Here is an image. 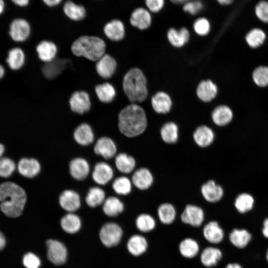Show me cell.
Masks as SVG:
<instances>
[{"mask_svg":"<svg viewBox=\"0 0 268 268\" xmlns=\"http://www.w3.org/2000/svg\"><path fill=\"white\" fill-rule=\"evenodd\" d=\"M15 168V164L11 159L7 157L0 159V177H9L13 173Z\"/></svg>","mask_w":268,"mask_h":268,"instance_id":"47","label":"cell"},{"mask_svg":"<svg viewBox=\"0 0 268 268\" xmlns=\"http://www.w3.org/2000/svg\"><path fill=\"white\" fill-rule=\"evenodd\" d=\"M130 23L134 27L140 30L147 29L151 22L150 13L143 8H137L132 12L130 17Z\"/></svg>","mask_w":268,"mask_h":268,"instance_id":"23","label":"cell"},{"mask_svg":"<svg viewBox=\"0 0 268 268\" xmlns=\"http://www.w3.org/2000/svg\"><path fill=\"white\" fill-rule=\"evenodd\" d=\"M103 31L106 36L113 41L121 40L125 35L124 25L119 19H113L107 23L104 27Z\"/></svg>","mask_w":268,"mask_h":268,"instance_id":"20","label":"cell"},{"mask_svg":"<svg viewBox=\"0 0 268 268\" xmlns=\"http://www.w3.org/2000/svg\"><path fill=\"white\" fill-rule=\"evenodd\" d=\"M145 4L150 11L157 12L163 7L164 0H145Z\"/></svg>","mask_w":268,"mask_h":268,"instance_id":"52","label":"cell"},{"mask_svg":"<svg viewBox=\"0 0 268 268\" xmlns=\"http://www.w3.org/2000/svg\"><path fill=\"white\" fill-rule=\"evenodd\" d=\"M217 93V87L212 81H201L197 87L198 97L203 102H209L214 99Z\"/></svg>","mask_w":268,"mask_h":268,"instance_id":"27","label":"cell"},{"mask_svg":"<svg viewBox=\"0 0 268 268\" xmlns=\"http://www.w3.org/2000/svg\"><path fill=\"white\" fill-rule=\"evenodd\" d=\"M262 233L266 238L268 239V218L264 221Z\"/></svg>","mask_w":268,"mask_h":268,"instance_id":"53","label":"cell"},{"mask_svg":"<svg viewBox=\"0 0 268 268\" xmlns=\"http://www.w3.org/2000/svg\"><path fill=\"white\" fill-rule=\"evenodd\" d=\"M173 3L176 4L185 3L190 0H170Z\"/></svg>","mask_w":268,"mask_h":268,"instance_id":"60","label":"cell"},{"mask_svg":"<svg viewBox=\"0 0 268 268\" xmlns=\"http://www.w3.org/2000/svg\"><path fill=\"white\" fill-rule=\"evenodd\" d=\"M147 126L144 110L135 103L127 106L118 115L119 130L126 136L133 137L139 135L145 131Z\"/></svg>","mask_w":268,"mask_h":268,"instance_id":"1","label":"cell"},{"mask_svg":"<svg viewBox=\"0 0 268 268\" xmlns=\"http://www.w3.org/2000/svg\"><path fill=\"white\" fill-rule=\"evenodd\" d=\"M30 30L27 21L23 18H16L10 24L9 34L14 41L23 42L29 37Z\"/></svg>","mask_w":268,"mask_h":268,"instance_id":"9","label":"cell"},{"mask_svg":"<svg viewBox=\"0 0 268 268\" xmlns=\"http://www.w3.org/2000/svg\"><path fill=\"white\" fill-rule=\"evenodd\" d=\"M255 13L261 21L268 23V1L262 0L258 2L255 7Z\"/></svg>","mask_w":268,"mask_h":268,"instance_id":"49","label":"cell"},{"mask_svg":"<svg viewBox=\"0 0 268 268\" xmlns=\"http://www.w3.org/2000/svg\"><path fill=\"white\" fill-rule=\"evenodd\" d=\"M266 258H267V261H268V251L267 252Z\"/></svg>","mask_w":268,"mask_h":268,"instance_id":"63","label":"cell"},{"mask_svg":"<svg viewBox=\"0 0 268 268\" xmlns=\"http://www.w3.org/2000/svg\"><path fill=\"white\" fill-rule=\"evenodd\" d=\"M4 151V146L0 143V157L2 155Z\"/></svg>","mask_w":268,"mask_h":268,"instance_id":"62","label":"cell"},{"mask_svg":"<svg viewBox=\"0 0 268 268\" xmlns=\"http://www.w3.org/2000/svg\"><path fill=\"white\" fill-rule=\"evenodd\" d=\"M179 250L181 255L188 259L196 257L200 251L198 243L194 239L187 238L183 240L179 245Z\"/></svg>","mask_w":268,"mask_h":268,"instance_id":"36","label":"cell"},{"mask_svg":"<svg viewBox=\"0 0 268 268\" xmlns=\"http://www.w3.org/2000/svg\"><path fill=\"white\" fill-rule=\"evenodd\" d=\"M146 81L145 75L138 68H132L125 74L123 80V88L133 103L142 102L147 98Z\"/></svg>","mask_w":268,"mask_h":268,"instance_id":"3","label":"cell"},{"mask_svg":"<svg viewBox=\"0 0 268 268\" xmlns=\"http://www.w3.org/2000/svg\"><path fill=\"white\" fill-rule=\"evenodd\" d=\"M23 264L26 268H39L41 265V261L35 254L29 252L24 256Z\"/></svg>","mask_w":268,"mask_h":268,"instance_id":"50","label":"cell"},{"mask_svg":"<svg viewBox=\"0 0 268 268\" xmlns=\"http://www.w3.org/2000/svg\"><path fill=\"white\" fill-rule=\"evenodd\" d=\"M4 74V69L3 67L0 65V78H1Z\"/></svg>","mask_w":268,"mask_h":268,"instance_id":"61","label":"cell"},{"mask_svg":"<svg viewBox=\"0 0 268 268\" xmlns=\"http://www.w3.org/2000/svg\"><path fill=\"white\" fill-rule=\"evenodd\" d=\"M114 176L112 167L105 162L97 163L92 173L93 181L100 185H105L110 182Z\"/></svg>","mask_w":268,"mask_h":268,"instance_id":"13","label":"cell"},{"mask_svg":"<svg viewBox=\"0 0 268 268\" xmlns=\"http://www.w3.org/2000/svg\"><path fill=\"white\" fill-rule=\"evenodd\" d=\"M103 204V211L108 216L115 217L124 209V204L117 197L111 196L105 199Z\"/></svg>","mask_w":268,"mask_h":268,"instance_id":"32","label":"cell"},{"mask_svg":"<svg viewBox=\"0 0 268 268\" xmlns=\"http://www.w3.org/2000/svg\"><path fill=\"white\" fill-rule=\"evenodd\" d=\"M75 141L82 146H87L94 141V135L91 126L85 123L79 125L73 132Z\"/></svg>","mask_w":268,"mask_h":268,"instance_id":"21","label":"cell"},{"mask_svg":"<svg viewBox=\"0 0 268 268\" xmlns=\"http://www.w3.org/2000/svg\"><path fill=\"white\" fill-rule=\"evenodd\" d=\"M6 62L11 69L17 70L20 68L25 62V55L23 51L18 48L10 50Z\"/></svg>","mask_w":268,"mask_h":268,"instance_id":"41","label":"cell"},{"mask_svg":"<svg viewBox=\"0 0 268 268\" xmlns=\"http://www.w3.org/2000/svg\"><path fill=\"white\" fill-rule=\"evenodd\" d=\"M96 70L98 74L104 79L111 78L117 68V62L111 55L105 54L96 62Z\"/></svg>","mask_w":268,"mask_h":268,"instance_id":"11","label":"cell"},{"mask_svg":"<svg viewBox=\"0 0 268 268\" xmlns=\"http://www.w3.org/2000/svg\"><path fill=\"white\" fill-rule=\"evenodd\" d=\"M122 235V229L118 224L114 222L104 224L99 232L100 240L107 247H112L117 245L120 243Z\"/></svg>","mask_w":268,"mask_h":268,"instance_id":"5","label":"cell"},{"mask_svg":"<svg viewBox=\"0 0 268 268\" xmlns=\"http://www.w3.org/2000/svg\"><path fill=\"white\" fill-rule=\"evenodd\" d=\"M203 8V4L200 0H189L186 2L183 6V10L190 14L195 15L199 13Z\"/></svg>","mask_w":268,"mask_h":268,"instance_id":"51","label":"cell"},{"mask_svg":"<svg viewBox=\"0 0 268 268\" xmlns=\"http://www.w3.org/2000/svg\"><path fill=\"white\" fill-rule=\"evenodd\" d=\"M106 44L100 37L82 36L76 39L71 46L76 56L83 57L91 61H97L105 54Z\"/></svg>","mask_w":268,"mask_h":268,"instance_id":"4","label":"cell"},{"mask_svg":"<svg viewBox=\"0 0 268 268\" xmlns=\"http://www.w3.org/2000/svg\"><path fill=\"white\" fill-rule=\"evenodd\" d=\"M266 38V35L263 30L259 28H254L247 33L246 41L250 47L256 48L264 43Z\"/></svg>","mask_w":268,"mask_h":268,"instance_id":"45","label":"cell"},{"mask_svg":"<svg viewBox=\"0 0 268 268\" xmlns=\"http://www.w3.org/2000/svg\"><path fill=\"white\" fill-rule=\"evenodd\" d=\"M204 219V213L203 209L194 204L186 205L181 215V219L183 223L194 227L201 226Z\"/></svg>","mask_w":268,"mask_h":268,"instance_id":"8","label":"cell"},{"mask_svg":"<svg viewBox=\"0 0 268 268\" xmlns=\"http://www.w3.org/2000/svg\"><path fill=\"white\" fill-rule=\"evenodd\" d=\"M69 170L73 179L81 181L88 176L90 172V166L87 161L84 158L76 157L69 162Z\"/></svg>","mask_w":268,"mask_h":268,"instance_id":"15","label":"cell"},{"mask_svg":"<svg viewBox=\"0 0 268 268\" xmlns=\"http://www.w3.org/2000/svg\"><path fill=\"white\" fill-rule=\"evenodd\" d=\"M201 193L204 199L210 203L219 201L223 196L224 191L221 186L210 180L201 187Z\"/></svg>","mask_w":268,"mask_h":268,"instance_id":"14","label":"cell"},{"mask_svg":"<svg viewBox=\"0 0 268 268\" xmlns=\"http://www.w3.org/2000/svg\"><path fill=\"white\" fill-rule=\"evenodd\" d=\"M127 247L129 252L133 256L137 257L144 253L147 248L148 243L143 236L135 234L128 240Z\"/></svg>","mask_w":268,"mask_h":268,"instance_id":"24","label":"cell"},{"mask_svg":"<svg viewBox=\"0 0 268 268\" xmlns=\"http://www.w3.org/2000/svg\"><path fill=\"white\" fill-rule=\"evenodd\" d=\"M157 215L159 220L164 224L172 223L176 216V211L173 204L169 202L161 203L158 207Z\"/></svg>","mask_w":268,"mask_h":268,"instance_id":"37","label":"cell"},{"mask_svg":"<svg viewBox=\"0 0 268 268\" xmlns=\"http://www.w3.org/2000/svg\"><path fill=\"white\" fill-rule=\"evenodd\" d=\"M225 268H242V267L237 263L228 264Z\"/></svg>","mask_w":268,"mask_h":268,"instance_id":"57","label":"cell"},{"mask_svg":"<svg viewBox=\"0 0 268 268\" xmlns=\"http://www.w3.org/2000/svg\"><path fill=\"white\" fill-rule=\"evenodd\" d=\"M26 201L25 191L16 184L6 182L0 185V209L7 216L21 215Z\"/></svg>","mask_w":268,"mask_h":268,"instance_id":"2","label":"cell"},{"mask_svg":"<svg viewBox=\"0 0 268 268\" xmlns=\"http://www.w3.org/2000/svg\"><path fill=\"white\" fill-rule=\"evenodd\" d=\"M95 93L98 99L104 103L111 102L116 96L114 86L108 82L100 84L95 88Z\"/></svg>","mask_w":268,"mask_h":268,"instance_id":"39","label":"cell"},{"mask_svg":"<svg viewBox=\"0 0 268 268\" xmlns=\"http://www.w3.org/2000/svg\"><path fill=\"white\" fill-rule=\"evenodd\" d=\"M252 77L257 85L263 87L268 86V67H258L254 70Z\"/></svg>","mask_w":268,"mask_h":268,"instance_id":"46","label":"cell"},{"mask_svg":"<svg viewBox=\"0 0 268 268\" xmlns=\"http://www.w3.org/2000/svg\"><path fill=\"white\" fill-rule=\"evenodd\" d=\"M115 163L117 169L120 172L126 174L132 173L136 165V161L134 157L124 152L116 156Z\"/></svg>","mask_w":268,"mask_h":268,"instance_id":"29","label":"cell"},{"mask_svg":"<svg viewBox=\"0 0 268 268\" xmlns=\"http://www.w3.org/2000/svg\"><path fill=\"white\" fill-rule=\"evenodd\" d=\"M5 245V238L3 234L0 231V250L3 249Z\"/></svg>","mask_w":268,"mask_h":268,"instance_id":"56","label":"cell"},{"mask_svg":"<svg viewBox=\"0 0 268 268\" xmlns=\"http://www.w3.org/2000/svg\"><path fill=\"white\" fill-rule=\"evenodd\" d=\"M214 137L213 131L205 125L198 127L193 133L195 142L197 145L202 148L210 145L213 142Z\"/></svg>","mask_w":268,"mask_h":268,"instance_id":"18","label":"cell"},{"mask_svg":"<svg viewBox=\"0 0 268 268\" xmlns=\"http://www.w3.org/2000/svg\"><path fill=\"white\" fill-rule=\"evenodd\" d=\"M68 63V61L65 59H54L51 62L46 63L43 66V73L49 79L56 77L67 68Z\"/></svg>","mask_w":268,"mask_h":268,"instance_id":"22","label":"cell"},{"mask_svg":"<svg viewBox=\"0 0 268 268\" xmlns=\"http://www.w3.org/2000/svg\"><path fill=\"white\" fill-rule=\"evenodd\" d=\"M254 198L249 194L243 193L239 194L236 198L234 205L237 211L244 213L251 210L254 204Z\"/></svg>","mask_w":268,"mask_h":268,"instance_id":"42","label":"cell"},{"mask_svg":"<svg viewBox=\"0 0 268 268\" xmlns=\"http://www.w3.org/2000/svg\"><path fill=\"white\" fill-rule=\"evenodd\" d=\"M162 140L167 144H174L177 142L179 134L177 125L172 122L165 123L160 130Z\"/></svg>","mask_w":268,"mask_h":268,"instance_id":"38","label":"cell"},{"mask_svg":"<svg viewBox=\"0 0 268 268\" xmlns=\"http://www.w3.org/2000/svg\"><path fill=\"white\" fill-rule=\"evenodd\" d=\"M189 37V32L185 27L182 28L179 30L171 28L167 33V38L169 42L176 47H181L184 46L188 42Z\"/></svg>","mask_w":268,"mask_h":268,"instance_id":"33","label":"cell"},{"mask_svg":"<svg viewBox=\"0 0 268 268\" xmlns=\"http://www.w3.org/2000/svg\"><path fill=\"white\" fill-rule=\"evenodd\" d=\"M61 226L66 232L74 234L80 230L81 221L77 215L73 212H68L62 218Z\"/></svg>","mask_w":268,"mask_h":268,"instance_id":"31","label":"cell"},{"mask_svg":"<svg viewBox=\"0 0 268 268\" xmlns=\"http://www.w3.org/2000/svg\"><path fill=\"white\" fill-rule=\"evenodd\" d=\"M135 225L140 232L147 233L153 230L156 226V221L153 217L147 213H141L135 219Z\"/></svg>","mask_w":268,"mask_h":268,"instance_id":"43","label":"cell"},{"mask_svg":"<svg viewBox=\"0 0 268 268\" xmlns=\"http://www.w3.org/2000/svg\"><path fill=\"white\" fill-rule=\"evenodd\" d=\"M105 193L98 187L90 188L85 198L86 204L90 207H96L102 204L105 200Z\"/></svg>","mask_w":268,"mask_h":268,"instance_id":"40","label":"cell"},{"mask_svg":"<svg viewBox=\"0 0 268 268\" xmlns=\"http://www.w3.org/2000/svg\"><path fill=\"white\" fill-rule=\"evenodd\" d=\"M222 257L220 250L213 247H207L201 252L200 258L203 266L210 268L216 266Z\"/></svg>","mask_w":268,"mask_h":268,"instance_id":"30","label":"cell"},{"mask_svg":"<svg viewBox=\"0 0 268 268\" xmlns=\"http://www.w3.org/2000/svg\"><path fill=\"white\" fill-rule=\"evenodd\" d=\"M94 151L95 154L101 156L105 159L113 158L117 153V146L115 142L110 137L103 136L96 142Z\"/></svg>","mask_w":268,"mask_h":268,"instance_id":"12","label":"cell"},{"mask_svg":"<svg viewBox=\"0 0 268 268\" xmlns=\"http://www.w3.org/2000/svg\"><path fill=\"white\" fill-rule=\"evenodd\" d=\"M36 51L39 59L44 62L48 63L55 59L58 49L53 42L44 40L37 46Z\"/></svg>","mask_w":268,"mask_h":268,"instance_id":"26","label":"cell"},{"mask_svg":"<svg viewBox=\"0 0 268 268\" xmlns=\"http://www.w3.org/2000/svg\"><path fill=\"white\" fill-rule=\"evenodd\" d=\"M18 170L23 176L31 178L36 176L41 171V165L39 161L33 158H23L18 162Z\"/></svg>","mask_w":268,"mask_h":268,"instance_id":"17","label":"cell"},{"mask_svg":"<svg viewBox=\"0 0 268 268\" xmlns=\"http://www.w3.org/2000/svg\"><path fill=\"white\" fill-rule=\"evenodd\" d=\"M47 258L49 261L55 265H61L66 261L67 252L65 245L61 242L54 239H49L46 242Z\"/></svg>","mask_w":268,"mask_h":268,"instance_id":"6","label":"cell"},{"mask_svg":"<svg viewBox=\"0 0 268 268\" xmlns=\"http://www.w3.org/2000/svg\"><path fill=\"white\" fill-rule=\"evenodd\" d=\"M202 233L204 238L212 244L219 243L224 238L223 230L216 221L206 223L203 228Z\"/></svg>","mask_w":268,"mask_h":268,"instance_id":"19","label":"cell"},{"mask_svg":"<svg viewBox=\"0 0 268 268\" xmlns=\"http://www.w3.org/2000/svg\"><path fill=\"white\" fill-rule=\"evenodd\" d=\"M133 185L140 190L149 189L153 183V177L150 171L141 167L135 170L132 177Z\"/></svg>","mask_w":268,"mask_h":268,"instance_id":"16","label":"cell"},{"mask_svg":"<svg viewBox=\"0 0 268 268\" xmlns=\"http://www.w3.org/2000/svg\"><path fill=\"white\" fill-rule=\"evenodd\" d=\"M59 202L61 207L68 212L76 211L81 205L80 196L72 190L62 192L59 196Z\"/></svg>","mask_w":268,"mask_h":268,"instance_id":"10","label":"cell"},{"mask_svg":"<svg viewBox=\"0 0 268 268\" xmlns=\"http://www.w3.org/2000/svg\"><path fill=\"white\" fill-rule=\"evenodd\" d=\"M233 116L232 111L226 105L217 106L213 110L211 115L212 121L218 126L228 125L232 120Z\"/></svg>","mask_w":268,"mask_h":268,"instance_id":"28","label":"cell"},{"mask_svg":"<svg viewBox=\"0 0 268 268\" xmlns=\"http://www.w3.org/2000/svg\"><path fill=\"white\" fill-rule=\"evenodd\" d=\"M69 104L72 112L81 115L88 112L91 105L89 95L85 91L81 90L72 93Z\"/></svg>","mask_w":268,"mask_h":268,"instance_id":"7","label":"cell"},{"mask_svg":"<svg viewBox=\"0 0 268 268\" xmlns=\"http://www.w3.org/2000/svg\"><path fill=\"white\" fill-rule=\"evenodd\" d=\"M132 185V182L129 178L126 176H120L114 180L112 188L116 194L125 196L131 192Z\"/></svg>","mask_w":268,"mask_h":268,"instance_id":"44","label":"cell"},{"mask_svg":"<svg viewBox=\"0 0 268 268\" xmlns=\"http://www.w3.org/2000/svg\"><path fill=\"white\" fill-rule=\"evenodd\" d=\"M194 29L198 35L204 36L210 30V24L205 18L201 17L197 19L194 23Z\"/></svg>","mask_w":268,"mask_h":268,"instance_id":"48","label":"cell"},{"mask_svg":"<svg viewBox=\"0 0 268 268\" xmlns=\"http://www.w3.org/2000/svg\"><path fill=\"white\" fill-rule=\"evenodd\" d=\"M5 3L3 0H0V15L2 14L4 10Z\"/></svg>","mask_w":268,"mask_h":268,"instance_id":"59","label":"cell"},{"mask_svg":"<svg viewBox=\"0 0 268 268\" xmlns=\"http://www.w3.org/2000/svg\"><path fill=\"white\" fill-rule=\"evenodd\" d=\"M151 104L154 110L159 114L169 112L172 106V100L166 93L158 92L151 98Z\"/></svg>","mask_w":268,"mask_h":268,"instance_id":"25","label":"cell"},{"mask_svg":"<svg viewBox=\"0 0 268 268\" xmlns=\"http://www.w3.org/2000/svg\"><path fill=\"white\" fill-rule=\"evenodd\" d=\"M49 6H54L59 4L62 0H42Z\"/></svg>","mask_w":268,"mask_h":268,"instance_id":"55","label":"cell"},{"mask_svg":"<svg viewBox=\"0 0 268 268\" xmlns=\"http://www.w3.org/2000/svg\"><path fill=\"white\" fill-rule=\"evenodd\" d=\"M251 239V234L244 229H234L229 235L230 242L234 246L240 249L246 247Z\"/></svg>","mask_w":268,"mask_h":268,"instance_id":"34","label":"cell"},{"mask_svg":"<svg viewBox=\"0 0 268 268\" xmlns=\"http://www.w3.org/2000/svg\"><path fill=\"white\" fill-rule=\"evenodd\" d=\"M63 11L67 17L74 21L81 20L86 15L84 7L81 5L76 4L71 0H67L65 3Z\"/></svg>","mask_w":268,"mask_h":268,"instance_id":"35","label":"cell"},{"mask_svg":"<svg viewBox=\"0 0 268 268\" xmlns=\"http://www.w3.org/2000/svg\"><path fill=\"white\" fill-rule=\"evenodd\" d=\"M217 1L222 5H229L233 2L234 0H217Z\"/></svg>","mask_w":268,"mask_h":268,"instance_id":"58","label":"cell"},{"mask_svg":"<svg viewBox=\"0 0 268 268\" xmlns=\"http://www.w3.org/2000/svg\"><path fill=\"white\" fill-rule=\"evenodd\" d=\"M15 4L23 7L27 6L29 2V0H11Z\"/></svg>","mask_w":268,"mask_h":268,"instance_id":"54","label":"cell"}]
</instances>
